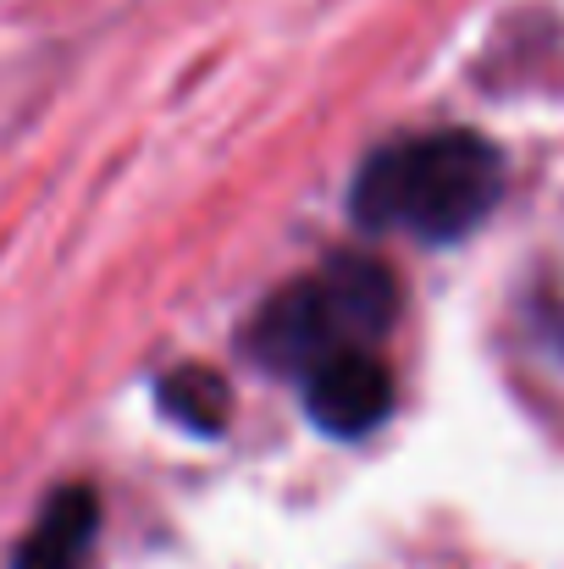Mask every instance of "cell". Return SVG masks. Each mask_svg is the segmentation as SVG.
<instances>
[{
  "label": "cell",
  "mask_w": 564,
  "mask_h": 569,
  "mask_svg": "<svg viewBox=\"0 0 564 569\" xmlns=\"http://www.w3.org/2000/svg\"><path fill=\"white\" fill-rule=\"evenodd\" d=\"M504 189V161L476 133H415L376 150L349 193L355 216L376 232H415L432 243L465 238L487 221Z\"/></svg>",
  "instance_id": "cell-1"
},
{
  "label": "cell",
  "mask_w": 564,
  "mask_h": 569,
  "mask_svg": "<svg viewBox=\"0 0 564 569\" xmlns=\"http://www.w3.org/2000/svg\"><path fill=\"white\" fill-rule=\"evenodd\" d=\"M393 310H398V288L387 266L366 254H333L327 266H316L310 277L266 299L255 349L260 360L305 377L344 349H372L393 327Z\"/></svg>",
  "instance_id": "cell-2"
},
{
  "label": "cell",
  "mask_w": 564,
  "mask_h": 569,
  "mask_svg": "<svg viewBox=\"0 0 564 569\" xmlns=\"http://www.w3.org/2000/svg\"><path fill=\"white\" fill-rule=\"evenodd\" d=\"M305 403L321 431L333 437H366L393 409V371L376 349H344L305 371Z\"/></svg>",
  "instance_id": "cell-3"
},
{
  "label": "cell",
  "mask_w": 564,
  "mask_h": 569,
  "mask_svg": "<svg viewBox=\"0 0 564 569\" xmlns=\"http://www.w3.org/2000/svg\"><path fill=\"white\" fill-rule=\"evenodd\" d=\"M95 531H100V498L89 487H61L22 537L17 569H83Z\"/></svg>",
  "instance_id": "cell-4"
},
{
  "label": "cell",
  "mask_w": 564,
  "mask_h": 569,
  "mask_svg": "<svg viewBox=\"0 0 564 569\" xmlns=\"http://www.w3.org/2000/svg\"><path fill=\"white\" fill-rule=\"evenodd\" d=\"M161 403H167V415H178L188 431H221L227 426V381L216 377V371H205V366H184V371H172V377L161 381Z\"/></svg>",
  "instance_id": "cell-5"
}]
</instances>
